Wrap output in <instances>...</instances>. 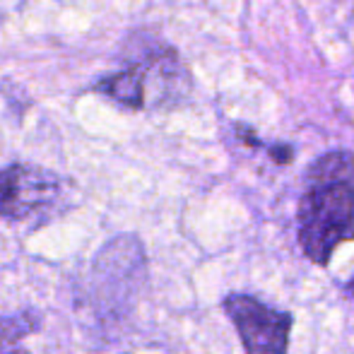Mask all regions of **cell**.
Returning a JSON list of instances; mask_svg holds the SVG:
<instances>
[{
  "label": "cell",
  "mask_w": 354,
  "mask_h": 354,
  "mask_svg": "<svg viewBox=\"0 0 354 354\" xmlns=\"http://www.w3.org/2000/svg\"><path fill=\"white\" fill-rule=\"evenodd\" d=\"M297 222L304 256L321 268H328L337 246L354 241L352 152L335 149L311 164L306 191L299 201Z\"/></svg>",
  "instance_id": "obj_1"
},
{
  "label": "cell",
  "mask_w": 354,
  "mask_h": 354,
  "mask_svg": "<svg viewBox=\"0 0 354 354\" xmlns=\"http://www.w3.org/2000/svg\"><path fill=\"white\" fill-rule=\"evenodd\" d=\"M191 87V73L174 48L149 53L131 63L126 71L106 75L94 84L99 94L131 111L178 106L188 99Z\"/></svg>",
  "instance_id": "obj_2"
},
{
  "label": "cell",
  "mask_w": 354,
  "mask_h": 354,
  "mask_svg": "<svg viewBox=\"0 0 354 354\" xmlns=\"http://www.w3.org/2000/svg\"><path fill=\"white\" fill-rule=\"evenodd\" d=\"M63 201V181L53 171L32 164L0 169V219L29 222L51 217Z\"/></svg>",
  "instance_id": "obj_3"
},
{
  "label": "cell",
  "mask_w": 354,
  "mask_h": 354,
  "mask_svg": "<svg viewBox=\"0 0 354 354\" xmlns=\"http://www.w3.org/2000/svg\"><path fill=\"white\" fill-rule=\"evenodd\" d=\"M246 354H287L292 313L268 306L251 294H229L222 301Z\"/></svg>",
  "instance_id": "obj_4"
},
{
  "label": "cell",
  "mask_w": 354,
  "mask_h": 354,
  "mask_svg": "<svg viewBox=\"0 0 354 354\" xmlns=\"http://www.w3.org/2000/svg\"><path fill=\"white\" fill-rule=\"evenodd\" d=\"M32 330H34V323H29L27 318H8V321H0V340H17V337H24Z\"/></svg>",
  "instance_id": "obj_5"
},
{
  "label": "cell",
  "mask_w": 354,
  "mask_h": 354,
  "mask_svg": "<svg viewBox=\"0 0 354 354\" xmlns=\"http://www.w3.org/2000/svg\"><path fill=\"white\" fill-rule=\"evenodd\" d=\"M347 292H350V294H352V297H354V277H352V280H350V282H347Z\"/></svg>",
  "instance_id": "obj_6"
},
{
  "label": "cell",
  "mask_w": 354,
  "mask_h": 354,
  "mask_svg": "<svg viewBox=\"0 0 354 354\" xmlns=\"http://www.w3.org/2000/svg\"><path fill=\"white\" fill-rule=\"evenodd\" d=\"M5 354H27V352H22V350H15V352H5Z\"/></svg>",
  "instance_id": "obj_7"
}]
</instances>
